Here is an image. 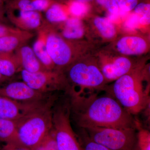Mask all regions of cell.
I'll return each mask as SVG.
<instances>
[{
    "mask_svg": "<svg viewBox=\"0 0 150 150\" xmlns=\"http://www.w3.org/2000/svg\"><path fill=\"white\" fill-rule=\"evenodd\" d=\"M0 142L22 145L18 135L17 121L0 118Z\"/></svg>",
    "mask_w": 150,
    "mask_h": 150,
    "instance_id": "e0dca14e",
    "label": "cell"
},
{
    "mask_svg": "<svg viewBox=\"0 0 150 150\" xmlns=\"http://www.w3.org/2000/svg\"><path fill=\"white\" fill-rule=\"evenodd\" d=\"M97 3L103 7L110 13L111 17L114 18L119 13V7L115 0H96Z\"/></svg>",
    "mask_w": 150,
    "mask_h": 150,
    "instance_id": "83f0119b",
    "label": "cell"
},
{
    "mask_svg": "<svg viewBox=\"0 0 150 150\" xmlns=\"http://www.w3.org/2000/svg\"><path fill=\"white\" fill-rule=\"evenodd\" d=\"M76 1H79L82 2L83 3H87L88 2L91 1H93V0H76Z\"/></svg>",
    "mask_w": 150,
    "mask_h": 150,
    "instance_id": "e575fe53",
    "label": "cell"
},
{
    "mask_svg": "<svg viewBox=\"0 0 150 150\" xmlns=\"http://www.w3.org/2000/svg\"><path fill=\"white\" fill-rule=\"evenodd\" d=\"M44 94L32 89L23 81H14L5 85H0V96L16 101L38 102Z\"/></svg>",
    "mask_w": 150,
    "mask_h": 150,
    "instance_id": "9c48e42d",
    "label": "cell"
},
{
    "mask_svg": "<svg viewBox=\"0 0 150 150\" xmlns=\"http://www.w3.org/2000/svg\"><path fill=\"white\" fill-rule=\"evenodd\" d=\"M10 79L0 74V85L4 83L6 81H8Z\"/></svg>",
    "mask_w": 150,
    "mask_h": 150,
    "instance_id": "836d02e7",
    "label": "cell"
},
{
    "mask_svg": "<svg viewBox=\"0 0 150 150\" xmlns=\"http://www.w3.org/2000/svg\"><path fill=\"white\" fill-rule=\"evenodd\" d=\"M83 134L80 142L83 150H111L92 141L89 138L84 130Z\"/></svg>",
    "mask_w": 150,
    "mask_h": 150,
    "instance_id": "4316f807",
    "label": "cell"
},
{
    "mask_svg": "<svg viewBox=\"0 0 150 150\" xmlns=\"http://www.w3.org/2000/svg\"><path fill=\"white\" fill-rule=\"evenodd\" d=\"M53 113L49 108L37 104L17 121L19 140L22 145L33 150L53 128Z\"/></svg>",
    "mask_w": 150,
    "mask_h": 150,
    "instance_id": "7a4b0ae2",
    "label": "cell"
},
{
    "mask_svg": "<svg viewBox=\"0 0 150 150\" xmlns=\"http://www.w3.org/2000/svg\"><path fill=\"white\" fill-rule=\"evenodd\" d=\"M137 142L134 150H150V133L149 130L142 128L137 121Z\"/></svg>",
    "mask_w": 150,
    "mask_h": 150,
    "instance_id": "603a6c76",
    "label": "cell"
},
{
    "mask_svg": "<svg viewBox=\"0 0 150 150\" xmlns=\"http://www.w3.org/2000/svg\"><path fill=\"white\" fill-rule=\"evenodd\" d=\"M133 69L132 62L128 58L119 57L112 62L105 64L100 70L106 81H115Z\"/></svg>",
    "mask_w": 150,
    "mask_h": 150,
    "instance_id": "7c38bea8",
    "label": "cell"
},
{
    "mask_svg": "<svg viewBox=\"0 0 150 150\" xmlns=\"http://www.w3.org/2000/svg\"><path fill=\"white\" fill-rule=\"evenodd\" d=\"M134 13L139 18L140 24L148 25L150 23V4L148 3L138 4L134 9Z\"/></svg>",
    "mask_w": 150,
    "mask_h": 150,
    "instance_id": "cb8c5ba5",
    "label": "cell"
},
{
    "mask_svg": "<svg viewBox=\"0 0 150 150\" xmlns=\"http://www.w3.org/2000/svg\"><path fill=\"white\" fill-rule=\"evenodd\" d=\"M93 142L111 150H134L137 129L110 127H89L83 129Z\"/></svg>",
    "mask_w": 150,
    "mask_h": 150,
    "instance_id": "277c9868",
    "label": "cell"
},
{
    "mask_svg": "<svg viewBox=\"0 0 150 150\" xmlns=\"http://www.w3.org/2000/svg\"><path fill=\"white\" fill-rule=\"evenodd\" d=\"M93 23L103 37L106 39L115 37L116 29L112 21L108 18L97 17L94 20Z\"/></svg>",
    "mask_w": 150,
    "mask_h": 150,
    "instance_id": "ffe728a7",
    "label": "cell"
},
{
    "mask_svg": "<svg viewBox=\"0 0 150 150\" xmlns=\"http://www.w3.org/2000/svg\"><path fill=\"white\" fill-rule=\"evenodd\" d=\"M119 9L123 12H129L134 10L138 4V0H115Z\"/></svg>",
    "mask_w": 150,
    "mask_h": 150,
    "instance_id": "f1b7e54d",
    "label": "cell"
},
{
    "mask_svg": "<svg viewBox=\"0 0 150 150\" xmlns=\"http://www.w3.org/2000/svg\"><path fill=\"white\" fill-rule=\"evenodd\" d=\"M14 54L22 70L33 73L47 71L37 59L32 47L26 44L20 47Z\"/></svg>",
    "mask_w": 150,
    "mask_h": 150,
    "instance_id": "4fadbf2b",
    "label": "cell"
},
{
    "mask_svg": "<svg viewBox=\"0 0 150 150\" xmlns=\"http://www.w3.org/2000/svg\"><path fill=\"white\" fill-rule=\"evenodd\" d=\"M5 18L4 12L0 8V24H4Z\"/></svg>",
    "mask_w": 150,
    "mask_h": 150,
    "instance_id": "d6a6232c",
    "label": "cell"
},
{
    "mask_svg": "<svg viewBox=\"0 0 150 150\" xmlns=\"http://www.w3.org/2000/svg\"><path fill=\"white\" fill-rule=\"evenodd\" d=\"M18 30L16 28L11 27L5 24H0V38L13 33Z\"/></svg>",
    "mask_w": 150,
    "mask_h": 150,
    "instance_id": "4dcf8cb0",
    "label": "cell"
},
{
    "mask_svg": "<svg viewBox=\"0 0 150 150\" xmlns=\"http://www.w3.org/2000/svg\"><path fill=\"white\" fill-rule=\"evenodd\" d=\"M49 0H20L18 7L20 10L27 11H42L49 7Z\"/></svg>",
    "mask_w": 150,
    "mask_h": 150,
    "instance_id": "7402d4cb",
    "label": "cell"
},
{
    "mask_svg": "<svg viewBox=\"0 0 150 150\" xmlns=\"http://www.w3.org/2000/svg\"><path fill=\"white\" fill-rule=\"evenodd\" d=\"M33 150H58L53 129Z\"/></svg>",
    "mask_w": 150,
    "mask_h": 150,
    "instance_id": "d4e9b609",
    "label": "cell"
},
{
    "mask_svg": "<svg viewBox=\"0 0 150 150\" xmlns=\"http://www.w3.org/2000/svg\"><path fill=\"white\" fill-rule=\"evenodd\" d=\"M16 56L13 53H0V74L11 79L21 71Z\"/></svg>",
    "mask_w": 150,
    "mask_h": 150,
    "instance_id": "ac0fdd59",
    "label": "cell"
},
{
    "mask_svg": "<svg viewBox=\"0 0 150 150\" xmlns=\"http://www.w3.org/2000/svg\"><path fill=\"white\" fill-rule=\"evenodd\" d=\"M36 104V103L23 104L18 101L0 96V118L17 121Z\"/></svg>",
    "mask_w": 150,
    "mask_h": 150,
    "instance_id": "8fae6325",
    "label": "cell"
},
{
    "mask_svg": "<svg viewBox=\"0 0 150 150\" xmlns=\"http://www.w3.org/2000/svg\"><path fill=\"white\" fill-rule=\"evenodd\" d=\"M9 18L16 28L29 32L39 30L44 23L40 14L36 11L20 10L18 15L10 14Z\"/></svg>",
    "mask_w": 150,
    "mask_h": 150,
    "instance_id": "30bf717a",
    "label": "cell"
},
{
    "mask_svg": "<svg viewBox=\"0 0 150 150\" xmlns=\"http://www.w3.org/2000/svg\"><path fill=\"white\" fill-rule=\"evenodd\" d=\"M45 16L46 23L50 25L62 23L68 19L67 13L62 7L58 4H54L48 7Z\"/></svg>",
    "mask_w": 150,
    "mask_h": 150,
    "instance_id": "44dd1931",
    "label": "cell"
},
{
    "mask_svg": "<svg viewBox=\"0 0 150 150\" xmlns=\"http://www.w3.org/2000/svg\"><path fill=\"white\" fill-rule=\"evenodd\" d=\"M70 104L57 108L53 113V130L58 150H83L71 126Z\"/></svg>",
    "mask_w": 150,
    "mask_h": 150,
    "instance_id": "5b68a950",
    "label": "cell"
},
{
    "mask_svg": "<svg viewBox=\"0 0 150 150\" xmlns=\"http://www.w3.org/2000/svg\"><path fill=\"white\" fill-rule=\"evenodd\" d=\"M142 80L140 72L133 69L116 79L112 86L111 95L131 115L139 113L149 102Z\"/></svg>",
    "mask_w": 150,
    "mask_h": 150,
    "instance_id": "3957f363",
    "label": "cell"
},
{
    "mask_svg": "<svg viewBox=\"0 0 150 150\" xmlns=\"http://www.w3.org/2000/svg\"><path fill=\"white\" fill-rule=\"evenodd\" d=\"M38 37L33 43V50L39 62L47 71L56 69L52 59L47 50L46 42V31L43 27L38 30Z\"/></svg>",
    "mask_w": 150,
    "mask_h": 150,
    "instance_id": "2e32d148",
    "label": "cell"
},
{
    "mask_svg": "<svg viewBox=\"0 0 150 150\" xmlns=\"http://www.w3.org/2000/svg\"><path fill=\"white\" fill-rule=\"evenodd\" d=\"M47 50L56 69L62 71L74 62V51L69 40L54 31L51 25L44 23Z\"/></svg>",
    "mask_w": 150,
    "mask_h": 150,
    "instance_id": "8992f818",
    "label": "cell"
},
{
    "mask_svg": "<svg viewBox=\"0 0 150 150\" xmlns=\"http://www.w3.org/2000/svg\"><path fill=\"white\" fill-rule=\"evenodd\" d=\"M0 150H32L25 147L22 145L14 144H6L3 146Z\"/></svg>",
    "mask_w": 150,
    "mask_h": 150,
    "instance_id": "1f68e13d",
    "label": "cell"
},
{
    "mask_svg": "<svg viewBox=\"0 0 150 150\" xmlns=\"http://www.w3.org/2000/svg\"><path fill=\"white\" fill-rule=\"evenodd\" d=\"M66 69L70 81L83 88H102L106 81L101 70L93 64L74 62Z\"/></svg>",
    "mask_w": 150,
    "mask_h": 150,
    "instance_id": "52a82bcc",
    "label": "cell"
},
{
    "mask_svg": "<svg viewBox=\"0 0 150 150\" xmlns=\"http://www.w3.org/2000/svg\"><path fill=\"white\" fill-rule=\"evenodd\" d=\"M20 72L23 81L40 93L64 88L67 83V79L62 71L56 69L33 73L22 70Z\"/></svg>",
    "mask_w": 150,
    "mask_h": 150,
    "instance_id": "ba28073f",
    "label": "cell"
},
{
    "mask_svg": "<svg viewBox=\"0 0 150 150\" xmlns=\"http://www.w3.org/2000/svg\"><path fill=\"white\" fill-rule=\"evenodd\" d=\"M139 25V18L134 13L128 17L125 23V27L129 30H134Z\"/></svg>",
    "mask_w": 150,
    "mask_h": 150,
    "instance_id": "f546056e",
    "label": "cell"
},
{
    "mask_svg": "<svg viewBox=\"0 0 150 150\" xmlns=\"http://www.w3.org/2000/svg\"><path fill=\"white\" fill-rule=\"evenodd\" d=\"M69 10L70 13L74 16L73 17L79 18L87 13L88 7L86 3L75 0L70 4Z\"/></svg>",
    "mask_w": 150,
    "mask_h": 150,
    "instance_id": "484cf974",
    "label": "cell"
},
{
    "mask_svg": "<svg viewBox=\"0 0 150 150\" xmlns=\"http://www.w3.org/2000/svg\"><path fill=\"white\" fill-rule=\"evenodd\" d=\"M148 48L147 43L142 37L137 36H126L119 39L116 48L123 55H138L144 53Z\"/></svg>",
    "mask_w": 150,
    "mask_h": 150,
    "instance_id": "9a60e30c",
    "label": "cell"
},
{
    "mask_svg": "<svg viewBox=\"0 0 150 150\" xmlns=\"http://www.w3.org/2000/svg\"><path fill=\"white\" fill-rule=\"evenodd\" d=\"M2 0H0V4H1V2Z\"/></svg>",
    "mask_w": 150,
    "mask_h": 150,
    "instance_id": "d590c367",
    "label": "cell"
},
{
    "mask_svg": "<svg viewBox=\"0 0 150 150\" xmlns=\"http://www.w3.org/2000/svg\"><path fill=\"white\" fill-rule=\"evenodd\" d=\"M64 27L62 32L63 38L72 40L79 39L84 34L83 25L79 18L72 17L68 18L64 22Z\"/></svg>",
    "mask_w": 150,
    "mask_h": 150,
    "instance_id": "d6986e66",
    "label": "cell"
},
{
    "mask_svg": "<svg viewBox=\"0 0 150 150\" xmlns=\"http://www.w3.org/2000/svg\"><path fill=\"white\" fill-rule=\"evenodd\" d=\"M34 36L31 32L19 29L10 35L0 38V53H13Z\"/></svg>",
    "mask_w": 150,
    "mask_h": 150,
    "instance_id": "5bb4252c",
    "label": "cell"
},
{
    "mask_svg": "<svg viewBox=\"0 0 150 150\" xmlns=\"http://www.w3.org/2000/svg\"><path fill=\"white\" fill-rule=\"evenodd\" d=\"M71 113L82 129L89 127L135 128L137 121L114 98L110 96H88L71 93Z\"/></svg>",
    "mask_w": 150,
    "mask_h": 150,
    "instance_id": "6da1fadb",
    "label": "cell"
}]
</instances>
